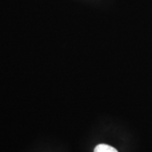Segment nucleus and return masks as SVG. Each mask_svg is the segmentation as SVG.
<instances>
[{"label":"nucleus","instance_id":"nucleus-1","mask_svg":"<svg viewBox=\"0 0 152 152\" xmlns=\"http://www.w3.org/2000/svg\"><path fill=\"white\" fill-rule=\"evenodd\" d=\"M94 152H118L115 148L106 144H100L95 148Z\"/></svg>","mask_w":152,"mask_h":152}]
</instances>
